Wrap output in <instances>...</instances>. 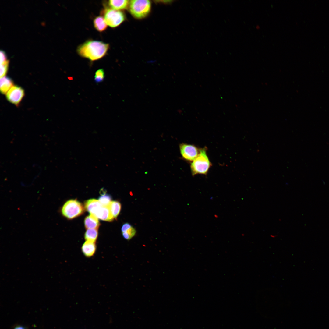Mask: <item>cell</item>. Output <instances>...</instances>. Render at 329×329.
Wrapping results in <instances>:
<instances>
[{
  "label": "cell",
  "instance_id": "cell-1",
  "mask_svg": "<svg viewBox=\"0 0 329 329\" xmlns=\"http://www.w3.org/2000/svg\"><path fill=\"white\" fill-rule=\"evenodd\" d=\"M109 48L108 44L102 41L90 40L79 45L77 52L81 57L91 61H94L105 56Z\"/></svg>",
  "mask_w": 329,
  "mask_h": 329
},
{
  "label": "cell",
  "instance_id": "cell-16",
  "mask_svg": "<svg viewBox=\"0 0 329 329\" xmlns=\"http://www.w3.org/2000/svg\"><path fill=\"white\" fill-rule=\"evenodd\" d=\"M109 206L113 217L114 218L116 219L121 210V203L118 201H111Z\"/></svg>",
  "mask_w": 329,
  "mask_h": 329
},
{
  "label": "cell",
  "instance_id": "cell-6",
  "mask_svg": "<svg viewBox=\"0 0 329 329\" xmlns=\"http://www.w3.org/2000/svg\"><path fill=\"white\" fill-rule=\"evenodd\" d=\"M179 149L182 158L192 162L199 154L200 148L194 145L182 143L179 145Z\"/></svg>",
  "mask_w": 329,
  "mask_h": 329
},
{
  "label": "cell",
  "instance_id": "cell-19",
  "mask_svg": "<svg viewBox=\"0 0 329 329\" xmlns=\"http://www.w3.org/2000/svg\"><path fill=\"white\" fill-rule=\"evenodd\" d=\"M9 62L7 59L0 61V78L4 77L7 73Z\"/></svg>",
  "mask_w": 329,
  "mask_h": 329
},
{
  "label": "cell",
  "instance_id": "cell-7",
  "mask_svg": "<svg viewBox=\"0 0 329 329\" xmlns=\"http://www.w3.org/2000/svg\"><path fill=\"white\" fill-rule=\"evenodd\" d=\"M24 95V90L20 87H12L6 94V98L10 102L18 105Z\"/></svg>",
  "mask_w": 329,
  "mask_h": 329
},
{
  "label": "cell",
  "instance_id": "cell-12",
  "mask_svg": "<svg viewBox=\"0 0 329 329\" xmlns=\"http://www.w3.org/2000/svg\"><path fill=\"white\" fill-rule=\"evenodd\" d=\"M84 223L87 229H98L100 224L98 218L94 215L91 214L86 217Z\"/></svg>",
  "mask_w": 329,
  "mask_h": 329
},
{
  "label": "cell",
  "instance_id": "cell-11",
  "mask_svg": "<svg viewBox=\"0 0 329 329\" xmlns=\"http://www.w3.org/2000/svg\"><path fill=\"white\" fill-rule=\"evenodd\" d=\"M122 234L123 238L129 240L136 235V230L130 224L126 223L124 224L121 228Z\"/></svg>",
  "mask_w": 329,
  "mask_h": 329
},
{
  "label": "cell",
  "instance_id": "cell-10",
  "mask_svg": "<svg viewBox=\"0 0 329 329\" xmlns=\"http://www.w3.org/2000/svg\"><path fill=\"white\" fill-rule=\"evenodd\" d=\"M84 206L86 210L90 214L94 216L102 206L98 200L93 199L86 201L85 203Z\"/></svg>",
  "mask_w": 329,
  "mask_h": 329
},
{
  "label": "cell",
  "instance_id": "cell-18",
  "mask_svg": "<svg viewBox=\"0 0 329 329\" xmlns=\"http://www.w3.org/2000/svg\"><path fill=\"white\" fill-rule=\"evenodd\" d=\"M101 195L98 199V201L103 206H107L111 201V197L110 195L106 194L105 193L101 194Z\"/></svg>",
  "mask_w": 329,
  "mask_h": 329
},
{
  "label": "cell",
  "instance_id": "cell-5",
  "mask_svg": "<svg viewBox=\"0 0 329 329\" xmlns=\"http://www.w3.org/2000/svg\"><path fill=\"white\" fill-rule=\"evenodd\" d=\"M101 13L107 25L112 28L118 27L125 19L122 12L111 8H105Z\"/></svg>",
  "mask_w": 329,
  "mask_h": 329
},
{
  "label": "cell",
  "instance_id": "cell-3",
  "mask_svg": "<svg viewBox=\"0 0 329 329\" xmlns=\"http://www.w3.org/2000/svg\"><path fill=\"white\" fill-rule=\"evenodd\" d=\"M151 2L147 0H133L129 3V11L132 15L137 19L146 16L151 9Z\"/></svg>",
  "mask_w": 329,
  "mask_h": 329
},
{
  "label": "cell",
  "instance_id": "cell-13",
  "mask_svg": "<svg viewBox=\"0 0 329 329\" xmlns=\"http://www.w3.org/2000/svg\"><path fill=\"white\" fill-rule=\"evenodd\" d=\"M129 2L127 0H110L108 1V4L111 8L118 10L126 9L129 5Z\"/></svg>",
  "mask_w": 329,
  "mask_h": 329
},
{
  "label": "cell",
  "instance_id": "cell-9",
  "mask_svg": "<svg viewBox=\"0 0 329 329\" xmlns=\"http://www.w3.org/2000/svg\"><path fill=\"white\" fill-rule=\"evenodd\" d=\"M95 216L101 220L111 221L114 219L111 213L109 205L103 206L101 207Z\"/></svg>",
  "mask_w": 329,
  "mask_h": 329
},
{
  "label": "cell",
  "instance_id": "cell-8",
  "mask_svg": "<svg viewBox=\"0 0 329 329\" xmlns=\"http://www.w3.org/2000/svg\"><path fill=\"white\" fill-rule=\"evenodd\" d=\"M97 246L95 242L86 241L83 244L81 251L86 257L89 258L94 255L96 250Z\"/></svg>",
  "mask_w": 329,
  "mask_h": 329
},
{
  "label": "cell",
  "instance_id": "cell-20",
  "mask_svg": "<svg viewBox=\"0 0 329 329\" xmlns=\"http://www.w3.org/2000/svg\"><path fill=\"white\" fill-rule=\"evenodd\" d=\"M105 77L104 72L103 69L97 70L95 73L94 80L96 82L99 83L102 82Z\"/></svg>",
  "mask_w": 329,
  "mask_h": 329
},
{
  "label": "cell",
  "instance_id": "cell-2",
  "mask_svg": "<svg viewBox=\"0 0 329 329\" xmlns=\"http://www.w3.org/2000/svg\"><path fill=\"white\" fill-rule=\"evenodd\" d=\"M207 150L205 147L200 148L199 154L191 162L190 168L193 176L197 174L207 175L212 166V163L207 155Z\"/></svg>",
  "mask_w": 329,
  "mask_h": 329
},
{
  "label": "cell",
  "instance_id": "cell-4",
  "mask_svg": "<svg viewBox=\"0 0 329 329\" xmlns=\"http://www.w3.org/2000/svg\"><path fill=\"white\" fill-rule=\"evenodd\" d=\"M84 208L81 203L76 200L67 201L61 207V214L66 218L71 219L82 214Z\"/></svg>",
  "mask_w": 329,
  "mask_h": 329
},
{
  "label": "cell",
  "instance_id": "cell-21",
  "mask_svg": "<svg viewBox=\"0 0 329 329\" xmlns=\"http://www.w3.org/2000/svg\"><path fill=\"white\" fill-rule=\"evenodd\" d=\"M14 329H26L25 327L21 326H17L15 327Z\"/></svg>",
  "mask_w": 329,
  "mask_h": 329
},
{
  "label": "cell",
  "instance_id": "cell-15",
  "mask_svg": "<svg viewBox=\"0 0 329 329\" xmlns=\"http://www.w3.org/2000/svg\"><path fill=\"white\" fill-rule=\"evenodd\" d=\"M13 85L12 80L9 78L4 76L0 79V91L5 94L10 89Z\"/></svg>",
  "mask_w": 329,
  "mask_h": 329
},
{
  "label": "cell",
  "instance_id": "cell-14",
  "mask_svg": "<svg viewBox=\"0 0 329 329\" xmlns=\"http://www.w3.org/2000/svg\"><path fill=\"white\" fill-rule=\"evenodd\" d=\"M93 25L95 29L99 32L104 31L108 27V25L102 16L96 17L93 20Z\"/></svg>",
  "mask_w": 329,
  "mask_h": 329
},
{
  "label": "cell",
  "instance_id": "cell-17",
  "mask_svg": "<svg viewBox=\"0 0 329 329\" xmlns=\"http://www.w3.org/2000/svg\"><path fill=\"white\" fill-rule=\"evenodd\" d=\"M98 229H87L84 235L86 241L95 242L98 236Z\"/></svg>",
  "mask_w": 329,
  "mask_h": 329
}]
</instances>
